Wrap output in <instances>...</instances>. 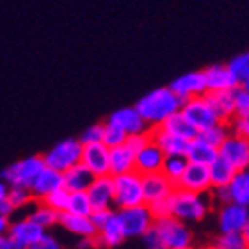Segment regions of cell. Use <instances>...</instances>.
<instances>
[{
    "label": "cell",
    "instance_id": "6da1fadb",
    "mask_svg": "<svg viewBox=\"0 0 249 249\" xmlns=\"http://www.w3.org/2000/svg\"><path fill=\"white\" fill-rule=\"evenodd\" d=\"M134 107L150 129H155L160 127L169 117L181 112L183 100L171 88H159L140 98Z\"/></svg>",
    "mask_w": 249,
    "mask_h": 249
},
{
    "label": "cell",
    "instance_id": "7a4b0ae2",
    "mask_svg": "<svg viewBox=\"0 0 249 249\" xmlns=\"http://www.w3.org/2000/svg\"><path fill=\"white\" fill-rule=\"evenodd\" d=\"M209 204L204 199V194L185 190V188H175L171 196V214L185 221H200L208 214Z\"/></svg>",
    "mask_w": 249,
    "mask_h": 249
},
{
    "label": "cell",
    "instance_id": "3957f363",
    "mask_svg": "<svg viewBox=\"0 0 249 249\" xmlns=\"http://www.w3.org/2000/svg\"><path fill=\"white\" fill-rule=\"evenodd\" d=\"M115 183V208H133L145 202V192H143V175L138 171L124 173V175L113 176Z\"/></svg>",
    "mask_w": 249,
    "mask_h": 249
},
{
    "label": "cell",
    "instance_id": "277c9868",
    "mask_svg": "<svg viewBox=\"0 0 249 249\" xmlns=\"http://www.w3.org/2000/svg\"><path fill=\"white\" fill-rule=\"evenodd\" d=\"M46 167L44 155H30L7 166L2 171V179L7 181L11 187H26L32 188L35 178Z\"/></svg>",
    "mask_w": 249,
    "mask_h": 249
},
{
    "label": "cell",
    "instance_id": "5b68a950",
    "mask_svg": "<svg viewBox=\"0 0 249 249\" xmlns=\"http://www.w3.org/2000/svg\"><path fill=\"white\" fill-rule=\"evenodd\" d=\"M82 154L84 143L80 140H77V138H67V140L59 142L58 145H54L49 152H46L44 160H46L47 167H53V169L65 173L70 167L82 162Z\"/></svg>",
    "mask_w": 249,
    "mask_h": 249
},
{
    "label": "cell",
    "instance_id": "8992f818",
    "mask_svg": "<svg viewBox=\"0 0 249 249\" xmlns=\"http://www.w3.org/2000/svg\"><path fill=\"white\" fill-rule=\"evenodd\" d=\"M181 113L187 117L188 122H190L199 133L221 122V119L218 117V113L214 112V108L211 107V103H209V100L206 98V94L183 101Z\"/></svg>",
    "mask_w": 249,
    "mask_h": 249
},
{
    "label": "cell",
    "instance_id": "52a82bcc",
    "mask_svg": "<svg viewBox=\"0 0 249 249\" xmlns=\"http://www.w3.org/2000/svg\"><path fill=\"white\" fill-rule=\"evenodd\" d=\"M127 237H143L155 225V216L150 211L148 204H140L133 208H124L117 211Z\"/></svg>",
    "mask_w": 249,
    "mask_h": 249
},
{
    "label": "cell",
    "instance_id": "ba28073f",
    "mask_svg": "<svg viewBox=\"0 0 249 249\" xmlns=\"http://www.w3.org/2000/svg\"><path fill=\"white\" fill-rule=\"evenodd\" d=\"M155 230L160 235L166 249H178L192 246V232L187 223L175 216H166L160 220H155Z\"/></svg>",
    "mask_w": 249,
    "mask_h": 249
},
{
    "label": "cell",
    "instance_id": "9c48e42d",
    "mask_svg": "<svg viewBox=\"0 0 249 249\" xmlns=\"http://www.w3.org/2000/svg\"><path fill=\"white\" fill-rule=\"evenodd\" d=\"M249 223V208L241 204L230 202L220 206L218 211V225L220 232H244V229Z\"/></svg>",
    "mask_w": 249,
    "mask_h": 249
},
{
    "label": "cell",
    "instance_id": "30bf717a",
    "mask_svg": "<svg viewBox=\"0 0 249 249\" xmlns=\"http://www.w3.org/2000/svg\"><path fill=\"white\" fill-rule=\"evenodd\" d=\"M46 233V229L40 227L38 223H35L32 218H25V220L14 221L11 225L7 235L13 241L14 249H30V246L34 244L35 241H38L42 235Z\"/></svg>",
    "mask_w": 249,
    "mask_h": 249
},
{
    "label": "cell",
    "instance_id": "8fae6325",
    "mask_svg": "<svg viewBox=\"0 0 249 249\" xmlns=\"http://www.w3.org/2000/svg\"><path fill=\"white\" fill-rule=\"evenodd\" d=\"M88 196L91 199L92 209H112L115 206V183L113 176H96L92 185L89 187Z\"/></svg>",
    "mask_w": 249,
    "mask_h": 249
},
{
    "label": "cell",
    "instance_id": "7c38bea8",
    "mask_svg": "<svg viewBox=\"0 0 249 249\" xmlns=\"http://www.w3.org/2000/svg\"><path fill=\"white\" fill-rule=\"evenodd\" d=\"M82 164L94 176L110 175V148L103 142L84 145Z\"/></svg>",
    "mask_w": 249,
    "mask_h": 249
},
{
    "label": "cell",
    "instance_id": "4fadbf2b",
    "mask_svg": "<svg viewBox=\"0 0 249 249\" xmlns=\"http://www.w3.org/2000/svg\"><path fill=\"white\" fill-rule=\"evenodd\" d=\"M169 88L183 101L190 100V98H197V96H204L208 92V84H206V77H204L202 70L181 75V77H178V79H175L169 84Z\"/></svg>",
    "mask_w": 249,
    "mask_h": 249
},
{
    "label": "cell",
    "instance_id": "5bb4252c",
    "mask_svg": "<svg viewBox=\"0 0 249 249\" xmlns=\"http://www.w3.org/2000/svg\"><path fill=\"white\" fill-rule=\"evenodd\" d=\"M220 155L227 159L237 171H246L249 167V140L230 134L220 146Z\"/></svg>",
    "mask_w": 249,
    "mask_h": 249
},
{
    "label": "cell",
    "instance_id": "9a60e30c",
    "mask_svg": "<svg viewBox=\"0 0 249 249\" xmlns=\"http://www.w3.org/2000/svg\"><path fill=\"white\" fill-rule=\"evenodd\" d=\"M178 188H185V190L196 192V194H206V192L213 190L209 167L188 162L187 171L178 183Z\"/></svg>",
    "mask_w": 249,
    "mask_h": 249
},
{
    "label": "cell",
    "instance_id": "2e32d148",
    "mask_svg": "<svg viewBox=\"0 0 249 249\" xmlns=\"http://www.w3.org/2000/svg\"><path fill=\"white\" fill-rule=\"evenodd\" d=\"M175 188L176 185L162 171L160 173H152V175H143V192H145L146 204L167 199V197L173 196Z\"/></svg>",
    "mask_w": 249,
    "mask_h": 249
},
{
    "label": "cell",
    "instance_id": "e0dca14e",
    "mask_svg": "<svg viewBox=\"0 0 249 249\" xmlns=\"http://www.w3.org/2000/svg\"><path fill=\"white\" fill-rule=\"evenodd\" d=\"M108 122H113V124L119 125L121 129H124L129 136L131 134H140V133L152 131L150 125L145 122V119L142 117V113L136 110V107L119 108V110H115L112 115L108 117Z\"/></svg>",
    "mask_w": 249,
    "mask_h": 249
},
{
    "label": "cell",
    "instance_id": "ac0fdd59",
    "mask_svg": "<svg viewBox=\"0 0 249 249\" xmlns=\"http://www.w3.org/2000/svg\"><path fill=\"white\" fill-rule=\"evenodd\" d=\"M166 162V154L162 148L152 140L142 152L136 154V171L142 175H152V173H160Z\"/></svg>",
    "mask_w": 249,
    "mask_h": 249
},
{
    "label": "cell",
    "instance_id": "d6986e66",
    "mask_svg": "<svg viewBox=\"0 0 249 249\" xmlns=\"http://www.w3.org/2000/svg\"><path fill=\"white\" fill-rule=\"evenodd\" d=\"M237 89H221V91L206 92V98L209 100L211 107L214 108V112L218 113L221 122H230L235 117Z\"/></svg>",
    "mask_w": 249,
    "mask_h": 249
},
{
    "label": "cell",
    "instance_id": "ffe728a7",
    "mask_svg": "<svg viewBox=\"0 0 249 249\" xmlns=\"http://www.w3.org/2000/svg\"><path fill=\"white\" fill-rule=\"evenodd\" d=\"M65 187V179H63V173L53 167H44L40 171V175L35 178L34 185H32V194L37 200H44L49 194H53L54 190Z\"/></svg>",
    "mask_w": 249,
    "mask_h": 249
},
{
    "label": "cell",
    "instance_id": "44dd1931",
    "mask_svg": "<svg viewBox=\"0 0 249 249\" xmlns=\"http://www.w3.org/2000/svg\"><path fill=\"white\" fill-rule=\"evenodd\" d=\"M152 140L162 148V152L166 154V157H173V155H187L190 140L176 134H171L164 127H155L150 131Z\"/></svg>",
    "mask_w": 249,
    "mask_h": 249
},
{
    "label": "cell",
    "instance_id": "7402d4cb",
    "mask_svg": "<svg viewBox=\"0 0 249 249\" xmlns=\"http://www.w3.org/2000/svg\"><path fill=\"white\" fill-rule=\"evenodd\" d=\"M202 71H204V77H206V84H208V91H221V89L241 88L239 80L235 79V75L230 71L229 67L213 65V67H208Z\"/></svg>",
    "mask_w": 249,
    "mask_h": 249
},
{
    "label": "cell",
    "instance_id": "603a6c76",
    "mask_svg": "<svg viewBox=\"0 0 249 249\" xmlns=\"http://www.w3.org/2000/svg\"><path fill=\"white\" fill-rule=\"evenodd\" d=\"M136 171V154L127 145L110 148V175L119 176Z\"/></svg>",
    "mask_w": 249,
    "mask_h": 249
},
{
    "label": "cell",
    "instance_id": "cb8c5ba5",
    "mask_svg": "<svg viewBox=\"0 0 249 249\" xmlns=\"http://www.w3.org/2000/svg\"><path fill=\"white\" fill-rule=\"evenodd\" d=\"M96 239H98V244L103 246V248H115V246L121 244L124 239H127L117 211H113V214L110 216V220L98 230V237H96Z\"/></svg>",
    "mask_w": 249,
    "mask_h": 249
},
{
    "label": "cell",
    "instance_id": "d4e9b609",
    "mask_svg": "<svg viewBox=\"0 0 249 249\" xmlns=\"http://www.w3.org/2000/svg\"><path fill=\"white\" fill-rule=\"evenodd\" d=\"M59 225L68 232L75 233L79 237H98V229L92 223L91 216L71 214V213H61L59 216Z\"/></svg>",
    "mask_w": 249,
    "mask_h": 249
},
{
    "label": "cell",
    "instance_id": "484cf974",
    "mask_svg": "<svg viewBox=\"0 0 249 249\" xmlns=\"http://www.w3.org/2000/svg\"><path fill=\"white\" fill-rule=\"evenodd\" d=\"M63 179H65V188L68 192H88L89 187L92 185V181L96 179V176L80 162L77 166L65 171L63 173Z\"/></svg>",
    "mask_w": 249,
    "mask_h": 249
},
{
    "label": "cell",
    "instance_id": "4316f807",
    "mask_svg": "<svg viewBox=\"0 0 249 249\" xmlns=\"http://www.w3.org/2000/svg\"><path fill=\"white\" fill-rule=\"evenodd\" d=\"M220 157V148H216L211 143L204 142L199 136L196 140H192L188 145L187 159L194 164H200V166H211L216 159Z\"/></svg>",
    "mask_w": 249,
    "mask_h": 249
},
{
    "label": "cell",
    "instance_id": "83f0119b",
    "mask_svg": "<svg viewBox=\"0 0 249 249\" xmlns=\"http://www.w3.org/2000/svg\"><path fill=\"white\" fill-rule=\"evenodd\" d=\"M239 171L230 164L225 157H218L211 166H209V175H211V183L213 188H220V187H229L232 179L235 178V175Z\"/></svg>",
    "mask_w": 249,
    "mask_h": 249
},
{
    "label": "cell",
    "instance_id": "f1b7e54d",
    "mask_svg": "<svg viewBox=\"0 0 249 249\" xmlns=\"http://www.w3.org/2000/svg\"><path fill=\"white\" fill-rule=\"evenodd\" d=\"M164 127L166 131H169L171 134H176V136H181V138H187V140H196L199 136V131H197L194 125L188 122V119L183 115L181 112L175 113L173 117H169L164 124L160 125Z\"/></svg>",
    "mask_w": 249,
    "mask_h": 249
},
{
    "label": "cell",
    "instance_id": "f546056e",
    "mask_svg": "<svg viewBox=\"0 0 249 249\" xmlns=\"http://www.w3.org/2000/svg\"><path fill=\"white\" fill-rule=\"evenodd\" d=\"M232 200L235 204H241L249 208V173L248 171H239L232 183L229 185Z\"/></svg>",
    "mask_w": 249,
    "mask_h": 249
},
{
    "label": "cell",
    "instance_id": "4dcf8cb0",
    "mask_svg": "<svg viewBox=\"0 0 249 249\" xmlns=\"http://www.w3.org/2000/svg\"><path fill=\"white\" fill-rule=\"evenodd\" d=\"M188 162L190 160L187 159V155H173V157H166L164 167H162V173H164V175L178 187L179 179H181V176L185 175V171H187Z\"/></svg>",
    "mask_w": 249,
    "mask_h": 249
},
{
    "label": "cell",
    "instance_id": "1f68e13d",
    "mask_svg": "<svg viewBox=\"0 0 249 249\" xmlns=\"http://www.w3.org/2000/svg\"><path fill=\"white\" fill-rule=\"evenodd\" d=\"M230 134H232V131H230L229 122H220V124L213 125V127L206 129V131H200L199 138H200V140H204V142H208V143H211V145H214L216 148H220V146L225 143V140H227Z\"/></svg>",
    "mask_w": 249,
    "mask_h": 249
},
{
    "label": "cell",
    "instance_id": "d6a6232c",
    "mask_svg": "<svg viewBox=\"0 0 249 249\" xmlns=\"http://www.w3.org/2000/svg\"><path fill=\"white\" fill-rule=\"evenodd\" d=\"M92 204L89 199L88 192H70V204H68V211L71 214L80 216H91L92 214Z\"/></svg>",
    "mask_w": 249,
    "mask_h": 249
},
{
    "label": "cell",
    "instance_id": "836d02e7",
    "mask_svg": "<svg viewBox=\"0 0 249 249\" xmlns=\"http://www.w3.org/2000/svg\"><path fill=\"white\" fill-rule=\"evenodd\" d=\"M129 134L124 129H121L119 125H115L113 122H105L103 124V143L108 148H115V146L125 145Z\"/></svg>",
    "mask_w": 249,
    "mask_h": 249
},
{
    "label": "cell",
    "instance_id": "e575fe53",
    "mask_svg": "<svg viewBox=\"0 0 249 249\" xmlns=\"http://www.w3.org/2000/svg\"><path fill=\"white\" fill-rule=\"evenodd\" d=\"M59 216H61V213L54 211L53 208H49V206H46V204L42 202L37 209H34V211H32L30 218H32L35 223L40 225V227L47 229V227H53V225L59 223Z\"/></svg>",
    "mask_w": 249,
    "mask_h": 249
},
{
    "label": "cell",
    "instance_id": "d590c367",
    "mask_svg": "<svg viewBox=\"0 0 249 249\" xmlns=\"http://www.w3.org/2000/svg\"><path fill=\"white\" fill-rule=\"evenodd\" d=\"M220 249H249L242 232H225L220 233L214 242Z\"/></svg>",
    "mask_w": 249,
    "mask_h": 249
},
{
    "label": "cell",
    "instance_id": "8d00e7d4",
    "mask_svg": "<svg viewBox=\"0 0 249 249\" xmlns=\"http://www.w3.org/2000/svg\"><path fill=\"white\" fill-rule=\"evenodd\" d=\"M40 202H44L46 206L53 208L54 211L67 213L68 204H70V192H68L65 187H61V188H58V190H54L53 194H49V196H47L44 200H40Z\"/></svg>",
    "mask_w": 249,
    "mask_h": 249
},
{
    "label": "cell",
    "instance_id": "74e56055",
    "mask_svg": "<svg viewBox=\"0 0 249 249\" xmlns=\"http://www.w3.org/2000/svg\"><path fill=\"white\" fill-rule=\"evenodd\" d=\"M227 67L230 68V71L235 75V79L239 80V84L242 86V82L249 79V51L235 56Z\"/></svg>",
    "mask_w": 249,
    "mask_h": 249
},
{
    "label": "cell",
    "instance_id": "f35d334b",
    "mask_svg": "<svg viewBox=\"0 0 249 249\" xmlns=\"http://www.w3.org/2000/svg\"><path fill=\"white\" fill-rule=\"evenodd\" d=\"M7 199L11 200V204H13L14 208L21 209V208H25V206H28L35 197H34V194H32V190L26 187H11Z\"/></svg>",
    "mask_w": 249,
    "mask_h": 249
},
{
    "label": "cell",
    "instance_id": "ab89813d",
    "mask_svg": "<svg viewBox=\"0 0 249 249\" xmlns=\"http://www.w3.org/2000/svg\"><path fill=\"white\" fill-rule=\"evenodd\" d=\"M84 145H89V143H100L103 142V124H94L89 125L79 138Z\"/></svg>",
    "mask_w": 249,
    "mask_h": 249
},
{
    "label": "cell",
    "instance_id": "60d3db41",
    "mask_svg": "<svg viewBox=\"0 0 249 249\" xmlns=\"http://www.w3.org/2000/svg\"><path fill=\"white\" fill-rule=\"evenodd\" d=\"M235 117L249 119V91H246V89H242V88L237 89Z\"/></svg>",
    "mask_w": 249,
    "mask_h": 249
},
{
    "label": "cell",
    "instance_id": "b9f144b4",
    "mask_svg": "<svg viewBox=\"0 0 249 249\" xmlns=\"http://www.w3.org/2000/svg\"><path fill=\"white\" fill-rule=\"evenodd\" d=\"M152 142V134L148 133H140V134H131V136L127 138V142H125V145L129 146V148L133 150L134 154H138V152H142L143 148H145L148 143Z\"/></svg>",
    "mask_w": 249,
    "mask_h": 249
},
{
    "label": "cell",
    "instance_id": "7bdbcfd3",
    "mask_svg": "<svg viewBox=\"0 0 249 249\" xmlns=\"http://www.w3.org/2000/svg\"><path fill=\"white\" fill-rule=\"evenodd\" d=\"M230 131L235 136H241L244 140H249V119H244V117H233L232 121L229 122Z\"/></svg>",
    "mask_w": 249,
    "mask_h": 249
},
{
    "label": "cell",
    "instance_id": "ee69618b",
    "mask_svg": "<svg viewBox=\"0 0 249 249\" xmlns=\"http://www.w3.org/2000/svg\"><path fill=\"white\" fill-rule=\"evenodd\" d=\"M150 211L155 216V220H160V218H166V216H173L171 214V197L162 200H155V202L148 204Z\"/></svg>",
    "mask_w": 249,
    "mask_h": 249
},
{
    "label": "cell",
    "instance_id": "f6af8a7d",
    "mask_svg": "<svg viewBox=\"0 0 249 249\" xmlns=\"http://www.w3.org/2000/svg\"><path fill=\"white\" fill-rule=\"evenodd\" d=\"M142 239H143V244H145L146 249H166V246H164V242H162L160 235H159V232L155 230V227H152Z\"/></svg>",
    "mask_w": 249,
    "mask_h": 249
},
{
    "label": "cell",
    "instance_id": "bcb514c9",
    "mask_svg": "<svg viewBox=\"0 0 249 249\" xmlns=\"http://www.w3.org/2000/svg\"><path fill=\"white\" fill-rule=\"evenodd\" d=\"M30 249H61V244L58 242V239L49 233H44V235L35 241L34 244L30 246Z\"/></svg>",
    "mask_w": 249,
    "mask_h": 249
},
{
    "label": "cell",
    "instance_id": "7dc6e473",
    "mask_svg": "<svg viewBox=\"0 0 249 249\" xmlns=\"http://www.w3.org/2000/svg\"><path fill=\"white\" fill-rule=\"evenodd\" d=\"M213 199H214V202L220 204V206H225V204L233 202V200H232V194H230V188L229 187L213 188Z\"/></svg>",
    "mask_w": 249,
    "mask_h": 249
},
{
    "label": "cell",
    "instance_id": "c3c4849f",
    "mask_svg": "<svg viewBox=\"0 0 249 249\" xmlns=\"http://www.w3.org/2000/svg\"><path fill=\"white\" fill-rule=\"evenodd\" d=\"M112 214H113L112 209H98V211H92L91 220H92V223L96 225V229L100 230L101 227H103V225L110 220V216H112Z\"/></svg>",
    "mask_w": 249,
    "mask_h": 249
},
{
    "label": "cell",
    "instance_id": "681fc988",
    "mask_svg": "<svg viewBox=\"0 0 249 249\" xmlns=\"http://www.w3.org/2000/svg\"><path fill=\"white\" fill-rule=\"evenodd\" d=\"M14 206L11 204L9 199H0V216H5V218H11V214L14 213Z\"/></svg>",
    "mask_w": 249,
    "mask_h": 249
},
{
    "label": "cell",
    "instance_id": "f907efd6",
    "mask_svg": "<svg viewBox=\"0 0 249 249\" xmlns=\"http://www.w3.org/2000/svg\"><path fill=\"white\" fill-rule=\"evenodd\" d=\"M94 246H100L96 237H80V241H79L80 249H91V248H94Z\"/></svg>",
    "mask_w": 249,
    "mask_h": 249
},
{
    "label": "cell",
    "instance_id": "816d5d0a",
    "mask_svg": "<svg viewBox=\"0 0 249 249\" xmlns=\"http://www.w3.org/2000/svg\"><path fill=\"white\" fill-rule=\"evenodd\" d=\"M11 218H5V216H0V232L2 235H7L9 230H11Z\"/></svg>",
    "mask_w": 249,
    "mask_h": 249
},
{
    "label": "cell",
    "instance_id": "f5cc1de1",
    "mask_svg": "<svg viewBox=\"0 0 249 249\" xmlns=\"http://www.w3.org/2000/svg\"><path fill=\"white\" fill-rule=\"evenodd\" d=\"M0 249H14L11 237H9V235H2V237H0Z\"/></svg>",
    "mask_w": 249,
    "mask_h": 249
},
{
    "label": "cell",
    "instance_id": "db71d44e",
    "mask_svg": "<svg viewBox=\"0 0 249 249\" xmlns=\"http://www.w3.org/2000/svg\"><path fill=\"white\" fill-rule=\"evenodd\" d=\"M242 233H244V237H246V242H248V248H249V223H248V227H246V229H244V232H242Z\"/></svg>",
    "mask_w": 249,
    "mask_h": 249
},
{
    "label": "cell",
    "instance_id": "11a10c76",
    "mask_svg": "<svg viewBox=\"0 0 249 249\" xmlns=\"http://www.w3.org/2000/svg\"><path fill=\"white\" fill-rule=\"evenodd\" d=\"M242 89H246V91H249V79L248 80H244V82H242V86H241Z\"/></svg>",
    "mask_w": 249,
    "mask_h": 249
},
{
    "label": "cell",
    "instance_id": "9f6ffc18",
    "mask_svg": "<svg viewBox=\"0 0 249 249\" xmlns=\"http://www.w3.org/2000/svg\"><path fill=\"white\" fill-rule=\"evenodd\" d=\"M200 249H220L216 244H213V246H206V248H200Z\"/></svg>",
    "mask_w": 249,
    "mask_h": 249
},
{
    "label": "cell",
    "instance_id": "6f0895ef",
    "mask_svg": "<svg viewBox=\"0 0 249 249\" xmlns=\"http://www.w3.org/2000/svg\"><path fill=\"white\" fill-rule=\"evenodd\" d=\"M178 249H196V248H192V246H187V248H178Z\"/></svg>",
    "mask_w": 249,
    "mask_h": 249
},
{
    "label": "cell",
    "instance_id": "680465c9",
    "mask_svg": "<svg viewBox=\"0 0 249 249\" xmlns=\"http://www.w3.org/2000/svg\"><path fill=\"white\" fill-rule=\"evenodd\" d=\"M246 171H248V173H249V167H248V169H246Z\"/></svg>",
    "mask_w": 249,
    "mask_h": 249
}]
</instances>
